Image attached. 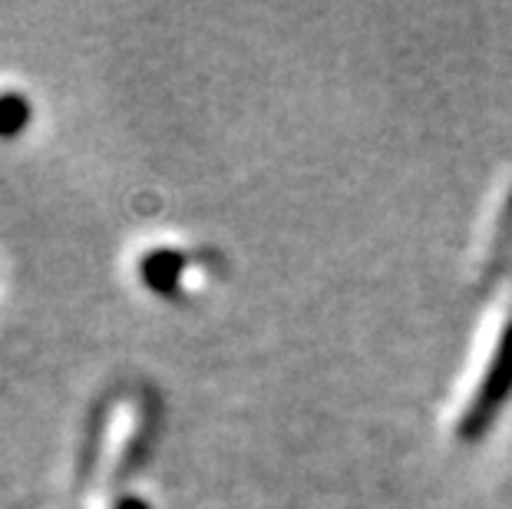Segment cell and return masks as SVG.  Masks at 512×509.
Wrapping results in <instances>:
<instances>
[{
    "label": "cell",
    "mask_w": 512,
    "mask_h": 509,
    "mask_svg": "<svg viewBox=\"0 0 512 509\" xmlns=\"http://www.w3.org/2000/svg\"><path fill=\"white\" fill-rule=\"evenodd\" d=\"M512 397V324L499 338V348L489 361V371L479 384V391L473 397V404L466 407V414L460 420V440H479L483 433L496 424V417L503 414L506 400Z\"/></svg>",
    "instance_id": "1"
},
{
    "label": "cell",
    "mask_w": 512,
    "mask_h": 509,
    "mask_svg": "<svg viewBox=\"0 0 512 509\" xmlns=\"http://www.w3.org/2000/svg\"><path fill=\"white\" fill-rule=\"evenodd\" d=\"M182 268H185V258L162 248V252H149L143 258L139 272H143V281H146L152 291H159V295H176L179 278H182Z\"/></svg>",
    "instance_id": "2"
},
{
    "label": "cell",
    "mask_w": 512,
    "mask_h": 509,
    "mask_svg": "<svg viewBox=\"0 0 512 509\" xmlns=\"http://www.w3.org/2000/svg\"><path fill=\"white\" fill-rule=\"evenodd\" d=\"M30 100L17 90L0 93V139H17L30 126Z\"/></svg>",
    "instance_id": "3"
},
{
    "label": "cell",
    "mask_w": 512,
    "mask_h": 509,
    "mask_svg": "<svg viewBox=\"0 0 512 509\" xmlns=\"http://www.w3.org/2000/svg\"><path fill=\"white\" fill-rule=\"evenodd\" d=\"M113 509H149L143 500H136V496H119V500L113 503Z\"/></svg>",
    "instance_id": "4"
}]
</instances>
